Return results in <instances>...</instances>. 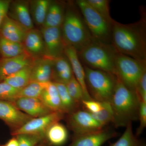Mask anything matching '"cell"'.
Wrapping results in <instances>:
<instances>
[{
    "label": "cell",
    "mask_w": 146,
    "mask_h": 146,
    "mask_svg": "<svg viewBox=\"0 0 146 146\" xmlns=\"http://www.w3.org/2000/svg\"><path fill=\"white\" fill-rule=\"evenodd\" d=\"M140 102L136 92L127 88L117 77L110 102L113 111L112 123L115 127H126L138 120Z\"/></svg>",
    "instance_id": "7a4b0ae2"
},
{
    "label": "cell",
    "mask_w": 146,
    "mask_h": 146,
    "mask_svg": "<svg viewBox=\"0 0 146 146\" xmlns=\"http://www.w3.org/2000/svg\"><path fill=\"white\" fill-rule=\"evenodd\" d=\"M54 82L57 88L61 103V110L63 114L72 113L79 109L80 105L72 98L64 84Z\"/></svg>",
    "instance_id": "d4e9b609"
},
{
    "label": "cell",
    "mask_w": 146,
    "mask_h": 146,
    "mask_svg": "<svg viewBox=\"0 0 146 146\" xmlns=\"http://www.w3.org/2000/svg\"><path fill=\"white\" fill-rule=\"evenodd\" d=\"M66 8L61 26L63 38L66 45L78 53L95 39L77 5H69Z\"/></svg>",
    "instance_id": "3957f363"
},
{
    "label": "cell",
    "mask_w": 146,
    "mask_h": 146,
    "mask_svg": "<svg viewBox=\"0 0 146 146\" xmlns=\"http://www.w3.org/2000/svg\"><path fill=\"white\" fill-rule=\"evenodd\" d=\"M63 113L53 112L39 117L33 118L18 129L13 131L12 135L37 134L45 136L47 130L52 125L58 122L63 117Z\"/></svg>",
    "instance_id": "9c48e42d"
},
{
    "label": "cell",
    "mask_w": 146,
    "mask_h": 146,
    "mask_svg": "<svg viewBox=\"0 0 146 146\" xmlns=\"http://www.w3.org/2000/svg\"><path fill=\"white\" fill-rule=\"evenodd\" d=\"M146 21L123 24L114 20L111 44L117 52L137 60H146Z\"/></svg>",
    "instance_id": "6da1fadb"
},
{
    "label": "cell",
    "mask_w": 146,
    "mask_h": 146,
    "mask_svg": "<svg viewBox=\"0 0 146 146\" xmlns=\"http://www.w3.org/2000/svg\"><path fill=\"white\" fill-rule=\"evenodd\" d=\"M33 118L18 109L12 103L0 100V119L14 130L18 129Z\"/></svg>",
    "instance_id": "8fae6325"
},
{
    "label": "cell",
    "mask_w": 146,
    "mask_h": 146,
    "mask_svg": "<svg viewBox=\"0 0 146 146\" xmlns=\"http://www.w3.org/2000/svg\"><path fill=\"white\" fill-rule=\"evenodd\" d=\"M21 89H16L3 81L0 82V100L11 102L17 98Z\"/></svg>",
    "instance_id": "d6a6232c"
},
{
    "label": "cell",
    "mask_w": 146,
    "mask_h": 146,
    "mask_svg": "<svg viewBox=\"0 0 146 146\" xmlns=\"http://www.w3.org/2000/svg\"><path fill=\"white\" fill-rule=\"evenodd\" d=\"M138 120L140 124L135 134L137 137L143 133L146 127V103L143 102H140Z\"/></svg>",
    "instance_id": "e575fe53"
},
{
    "label": "cell",
    "mask_w": 146,
    "mask_h": 146,
    "mask_svg": "<svg viewBox=\"0 0 146 146\" xmlns=\"http://www.w3.org/2000/svg\"><path fill=\"white\" fill-rule=\"evenodd\" d=\"M25 52L23 44L9 41L0 36V54L3 58L15 57Z\"/></svg>",
    "instance_id": "484cf974"
},
{
    "label": "cell",
    "mask_w": 146,
    "mask_h": 146,
    "mask_svg": "<svg viewBox=\"0 0 146 146\" xmlns=\"http://www.w3.org/2000/svg\"><path fill=\"white\" fill-rule=\"evenodd\" d=\"M11 2L10 0H0V28L3 21L7 16Z\"/></svg>",
    "instance_id": "74e56055"
},
{
    "label": "cell",
    "mask_w": 146,
    "mask_h": 146,
    "mask_svg": "<svg viewBox=\"0 0 146 146\" xmlns=\"http://www.w3.org/2000/svg\"><path fill=\"white\" fill-rule=\"evenodd\" d=\"M73 76L72 66L65 56L53 60L52 79L54 80L53 82L65 84Z\"/></svg>",
    "instance_id": "ffe728a7"
},
{
    "label": "cell",
    "mask_w": 146,
    "mask_h": 146,
    "mask_svg": "<svg viewBox=\"0 0 146 146\" xmlns=\"http://www.w3.org/2000/svg\"><path fill=\"white\" fill-rule=\"evenodd\" d=\"M90 113L93 118L105 126L113 120V111L110 102H103L102 109L98 113Z\"/></svg>",
    "instance_id": "1f68e13d"
},
{
    "label": "cell",
    "mask_w": 146,
    "mask_h": 146,
    "mask_svg": "<svg viewBox=\"0 0 146 146\" xmlns=\"http://www.w3.org/2000/svg\"><path fill=\"white\" fill-rule=\"evenodd\" d=\"M117 136L114 130L103 129L95 132L74 135L69 146H102L110 139Z\"/></svg>",
    "instance_id": "7c38bea8"
},
{
    "label": "cell",
    "mask_w": 146,
    "mask_h": 146,
    "mask_svg": "<svg viewBox=\"0 0 146 146\" xmlns=\"http://www.w3.org/2000/svg\"><path fill=\"white\" fill-rule=\"evenodd\" d=\"M65 85L72 98L78 104L81 105L82 102L85 100L84 95L81 85L76 80L74 76H73Z\"/></svg>",
    "instance_id": "f546056e"
},
{
    "label": "cell",
    "mask_w": 146,
    "mask_h": 146,
    "mask_svg": "<svg viewBox=\"0 0 146 146\" xmlns=\"http://www.w3.org/2000/svg\"><path fill=\"white\" fill-rule=\"evenodd\" d=\"M26 52L34 58L44 54V42L40 31L33 29L29 31L23 43Z\"/></svg>",
    "instance_id": "d6986e66"
},
{
    "label": "cell",
    "mask_w": 146,
    "mask_h": 146,
    "mask_svg": "<svg viewBox=\"0 0 146 146\" xmlns=\"http://www.w3.org/2000/svg\"><path fill=\"white\" fill-rule=\"evenodd\" d=\"M146 73V60H137L118 53L115 75L127 88L136 93L140 80Z\"/></svg>",
    "instance_id": "8992f818"
},
{
    "label": "cell",
    "mask_w": 146,
    "mask_h": 146,
    "mask_svg": "<svg viewBox=\"0 0 146 146\" xmlns=\"http://www.w3.org/2000/svg\"><path fill=\"white\" fill-rule=\"evenodd\" d=\"M18 146H36L44 139L45 136L37 134H21L16 135Z\"/></svg>",
    "instance_id": "836d02e7"
},
{
    "label": "cell",
    "mask_w": 146,
    "mask_h": 146,
    "mask_svg": "<svg viewBox=\"0 0 146 146\" xmlns=\"http://www.w3.org/2000/svg\"><path fill=\"white\" fill-rule=\"evenodd\" d=\"M39 98L51 111L63 113L60 97L53 82H47Z\"/></svg>",
    "instance_id": "44dd1931"
},
{
    "label": "cell",
    "mask_w": 146,
    "mask_h": 146,
    "mask_svg": "<svg viewBox=\"0 0 146 146\" xmlns=\"http://www.w3.org/2000/svg\"><path fill=\"white\" fill-rule=\"evenodd\" d=\"M47 82H30L27 86L21 89L18 98L26 97L39 98Z\"/></svg>",
    "instance_id": "f1b7e54d"
},
{
    "label": "cell",
    "mask_w": 146,
    "mask_h": 146,
    "mask_svg": "<svg viewBox=\"0 0 146 146\" xmlns=\"http://www.w3.org/2000/svg\"><path fill=\"white\" fill-rule=\"evenodd\" d=\"M50 1L35 0L29 2L31 16L33 23L43 26Z\"/></svg>",
    "instance_id": "cb8c5ba5"
},
{
    "label": "cell",
    "mask_w": 146,
    "mask_h": 146,
    "mask_svg": "<svg viewBox=\"0 0 146 146\" xmlns=\"http://www.w3.org/2000/svg\"><path fill=\"white\" fill-rule=\"evenodd\" d=\"M21 111L33 118L39 117L53 112L39 98L21 97L9 102Z\"/></svg>",
    "instance_id": "9a60e30c"
},
{
    "label": "cell",
    "mask_w": 146,
    "mask_h": 146,
    "mask_svg": "<svg viewBox=\"0 0 146 146\" xmlns=\"http://www.w3.org/2000/svg\"><path fill=\"white\" fill-rule=\"evenodd\" d=\"M4 146H18V142L16 137L11 138Z\"/></svg>",
    "instance_id": "f35d334b"
},
{
    "label": "cell",
    "mask_w": 146,
    "mask_h": 146,
    "mask_svg": "<svg viewBox=\"0 0 146 146\" xmlns=\"http://www.w3.org/2000/svg\"><path fill=\"white\" fill-rule=\"evenodd\" d=\"M53 60L45 56L34 59L32 65L30 81L47 82L52 77Z\"/></svg>",
    "instance_id": "e0dca14e"
},
{
    "label": "cell",
    "mask_w": 146,
    "mask_h": 146,
    "mask_svg": "<svg viewBox=\"0 0 146 146\" xmlns=\"http://www.w3.org/2000/svg\"><path fill=\"white\" fill-rule=\"evenodd\" d=\"M65 55L70 61L74 76L82 88L85 99L84 100H94L88 92L86 86L84 68L83 67V64H82L81 61L80 60L77 52L72 47L67 45L65 50Z\"/></svg>",
    "instance_id": "2e32d148"
},
{
    "label": "cell",
    "mask_w": 146,
    "mask_h": 146,
    "mask_svg": "<svg viewBox=\"0 0 146 146\" xmlns=\"http://www.w3.org/2000/svg\"><path fill=\"white\" fill-rule=\"evenodd\" d=\"M68 115L67 120L68 126L74 133V135L98 131L105 127L84 110H77Z\"/></svg>",
    "instance_id": "ba28073f"
},
{
    "label": "cell",
    "mask_w": 146,
    "mask_h": 146,
    "mask_svg": "<svg viewBox=\"0 0 146 146\" xmlns=\"http://www.w3.org/2000/svg\"><path fill=\"white\" fill-rule=\"evenodd\" d=\"M32 65L26 66L7 78L4 82L14 88L22 89L30 81Z\"/></svg>",
    "instance_id": "4316f807"
},
{
    "label": "cell",
    "mask_w": 146,
    "mask_h": 146,
    "mask_svg": "<svg viewBox=\"0 0 146 146\" xmlns=\"http://www.w3.org/2000/svg\"><path fill=\"white\" fill-rule=\"evenodd\" d=\"M136 93L140 101L146 103V73L143 75L138 83Z\"/></svg>",
    "instance_id": "8d00e7d4"
},
{
    "label": "cell",
    "mask_w": 146,
    "mask_h": 146,
    "mask_svg": "<svg viewBox=\"0 0 146 146\" xmlns=\"http://www.w3.org/2000/svg\"><path fill=\"white\" fill-rule=\"evenodd\" d=\"M81 105L84 107V110L92 114L100 112L103 107V102L97 101L94 100L82 101Z\"/></svg>",
    "instance_id": "d590c367"
},
{
    "label": "cell",
    "mask_w": 146,
    "mask_h": 146,
    "mask_svg": "<svg viewBox=\"0 0 146 146\" xmlns=\"http://www.w3.org/2000/svg\"><path fill=\"white\" fill-rule=\"evenodd\" d=\"M64 5L59 2L51 1L42 27L51 28L61 27L65 13Z\"/></svg>",
    "instance_id": "7402d4cb"
},
{
    "label": "cell",
    "mask_w": 146,
    "mask_h": 146,
    "mask_svg": "<svg viewBox=\"0 0 146 146\" xmlns=\"http://www.w3.org/2000/svg\"><path fill=\"white\" fill-rule=\"evenodd\" d=\"M36 146H47V145L46 144L44 143H42V142H41V143H39Z\"/></svg>",
    "instance_id": "ab89813d"
},
{
    "label": "cell",
    "mask_w": 146,
    "mask_h": 146,
    "mask_svg": "<svg viewBox=\"0 0 146 146\" xmlns=\"http://www.w3.org/2000/svg\"><path fill=\"white\" fill-rule=\"evenodd\" d=\"M27 31L7 16L0 28V36L9 41L23 44Z\"/></svg>",
    "instance_id": "ac0fdd59"
},
{
    "label": "cell",
    "mask_w": 146,
    "mask_h": 146,
    "mask_svg": "<svg viewBox=\"0 0 146 146\" xmlns=\"http://www.w3.org/2000/svg\"><path fill=\"white\" fill-rule=\"evenodd\" d=\"M76 4L93 38L99 42L111 44L112 23L98 13L86 0H78Z\"/></svg>",
    "instance_id": "52a82bcc"
},
{
    "label": "cell",
    "mask_w": 146,
    "mask_h": 146,
    "mask_svg": "<svg viewBox=\"0 0 146 146\" xmlns=\"http://www.w3.org/2000/svg\"><path fill=\"white\" fill-rule=\"evenodd\" d=\"M111 44L94 40L78 53L84 65L115 75V63L118 54Z\"/></svg>",
    "instance_id": "277c9868"
},
{
    "label": "cell",
    "mask_w": 146,
    "mask_h": 146,
    "mask_svg": "<svg viewBox=\"0 0 146 146\" xmlns=\"http://www.w3.org/2000/svg\"><path fill=\"white\" fill-rule=\"evenodd\" d=\"M122 135L114 143H110V146H146L145 142L133 133L132 123L129 124Z\"/></svg>",
    "instance_id": "83f0119b"
},
{
    "label": "cell",
    "mask_w": 146,
    "mask_h": 146,
    "mask_svg": "<svg viewBox=\"0 0 146 146\" xmlns=\"http://www.w3.org/2000/svg\"><path fill=\"white\" fill-rule=\"evenodd\" d=\"M40 31L44 42L45 56L53 60L65 56L67 45L63 38L61 27H42Z\"/></svg>",
    "instance_id": "30bf717a"
},
{
    "label": "cell",
    "mask_w": 146,
    "mask_h": 146,
    "mask_svg": "<svg viewBox=\"0 0 146 146\" xmlns=\"http://www.w3.org/2000/svg\"><path fill=\"white\" fill-rule=\"evenodd\" d=\"M68 133L65 126L58 122L52 125L47 130L45 138L52 146H62L68 141Z\"/></svg>",
    "instance_id": "603a6c76"
},
{
    "label": "cell",
    "mask_w": 146,
    "mask_h": 146,
    "mask_svg": "<svg viewBox=\"0 0 146 146\" xmlns=\"http://www.w3.org/2000/svg\"><path fill=\"white\" fill-rule=\"evenodd\" d=\"M34 58L27 52L16 57L0 60V82L11 75L33 63Z\"/></svg>",
    "instance_id": "4fadbf2b"
},
{
    "label": "cell",
    "mask_w": 146,
    "mask_h": 146,
    "mask_svg": "<svg viewBox=\"0 0 146 146\" xmlns=\"http://www.w3.org/2000/svg\"><path fill=\"white\" fill-rule=\"evenodd\" d=\"M92 8L100 15L109 21L113 23L114 19L110 16V13L109 3L108 0H86Z\"/></svg>",
    "instance_id": "4dcf8cb0"
},
{
    "label": "cell",
    "mask_w": 146,
    "mask_h": 146,
    "mask_svg": "<svg viewBox=\"0 0 146 146\" xmlns=\"http://www.w3.org/2000/svg\"><path fill=\"white\" fill-rule=\"evenodd\" d=\"M87 89L94 100L110 102L115 90L117 77L110 73L84 65Z\"/></svg>",
    "instance_id": "5b68a950"
},
{
    "label": "cell",
    "mask_w": 146,
    "mask_h": 146,
    "mask_svg": "<svg viewBox=\"0 0 146 146\" xmlns=\"http://www.w3.org/2000/svg\"><path fill=\"white\" fill-rule=\"evenodd\" d=\"M7 16L27 31L34 29L30 11L29 2L28 1H11Z\"/></svg>",
    "instance_id": "5bb4252c"
}]
</instances>
